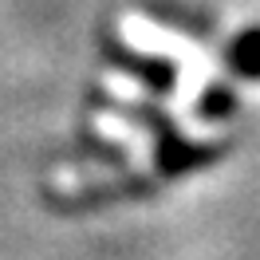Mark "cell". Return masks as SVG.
Returning a JSON list of instances; mask_svg holds the SVG:
<instances>
[{
	"label": "cell",
	"instance_id": "1",
	"mask_svg": "<svg viewBox=\"0 0 260 260\" xmlns=\"http://www.w3.org/2000/svg\"><path fill=\"white\" fill-rule=\"evenodd\" d=\"M103 55H107V63L130 71L134 79L150 83L154 91H170V87H174V79H178V71H174V63H170V59H158V55H138V51H130L126 44H118V40L103 44Z\"/></svg>",
	"mask_w": 260,
	"mask_h": 260
},
{
	"label": "cell",
	"instance_id": "3",
	"mask_svg": "<svg viewBox=\"0 0 260 260\" xmlns=\"http://www.w3.org/2000/svg\"><path fill=\"white\" fill-rule=\"evenodd\" d=\"M197 111L205 114V118H225V114L233 111V91H229V87H209V91L201 95V103H197Z\"/></svg>",
	"mask_w": 260,
	"mask_h": 260
},
{
	"label": "cell",
	"instance_id": "2",
	"mask_svg": "<svg viewBox=\"0 0 260 260\" xmlns=\"http://www.w3.org/2000/svg\"><path fill=\"white\" fill-rule=\"evenodd\" d=\"M229 67L233 71H241L248 79H260V32H244L233 48H229Z\"/></svg>",
	"mask_w": 260,
	"mask_h": 260
}]
</instances>
